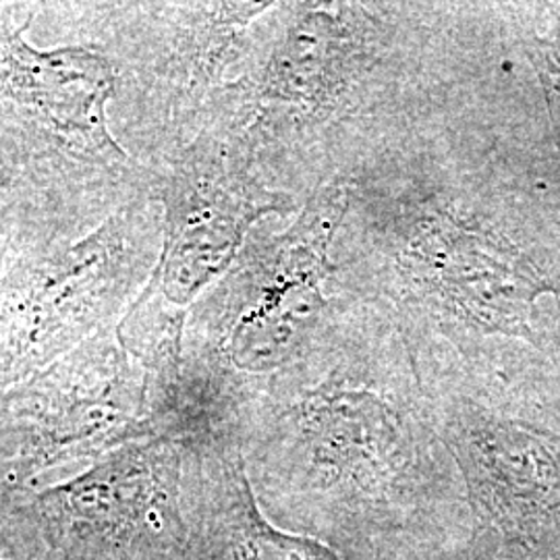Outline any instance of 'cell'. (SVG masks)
I'll list each match as a JSON object with an SVG mask.
<instances>
[{
  "label": "cell",
  "instance_id": "obj_5",
  "mask_svg": "<svg viewBox=\"0 0 560 560\" xmlns=\"http://www.w3.org/2000/svg\"><path fill=\"white\" fill-rule=\"evenodd\" d=\"M148 173L162 208L161 254L117 337L148 378H168L179 370L191 307L233 266L254 226L291 217L298 200L270 189L214 127Z\"/></svg>",
  "mask_w": 560,
  "mask_h": 560
},
{
  "label": "cell",
  "instance_id": "obj_7",
  "mask_svg": "<svg viewBox=\"0 0 560 560\" xmlns=\"http://www.w3.org/2000/svg\"><path fill=\"white\" fill-rule=\"evenodd\" d=\"M187 448L127 442L83 474L0 504L11 560L189 559Z\"/></svg>",
  "mask_w": 560,
  "mask_h": 560
},
{
  "label": "cell",
  "instance_id": "obj_4",
  "mask_svg": "<svg viewBox=\"0 0 560 560\" xmlns=\"http://www.w3.org/2000/svg\"><path fill=\"white\" fill-rule=\"evenodd\" d=\"M275 2H40L38 46L85 44L115 67L110 125L145 171L175 156L206 127L233 81L254 23Z\"/></svg>",
  "mask_w": 560,
  "mask_h": 560
},
{
  "label": "cell",
  "instance_id": "obj_8",
  "mask_svg": "<svg viewBox=\"0 0 560 560\" xmlns=\"http://www.w3.org/2000/svg\"><path fill=\"white\" fill-rule=\"evenodd\" d=\"M145 372L117 326L0 393V504L34 492L46 474L96 463L145 439Z\"/></svg>",
  "mask_w": 560,
  "mask_h": 560
},
{
  "label": "cell",
  "instance_id": "obj_9",
  "mask_svg": "<svg viewBox=\"0 0 560 560\" xmlns=\"http://www.w3.org/2000/svg\"><path fill=\"white\" fill-rule=\"evenodd\" d=\"M11 231H13L11 217H9L7 210L0 208V258H2V254L7 249V245H9V240H11Z\"/></svg>",
  "mask_w": 560,
  "mask_h": 560
},
{
  "label": "cell",
  "instance_id": "obj_10",
  "mask_svg": "<svg viewBox=\"0 0 560 560\" xmlns=\"http://www.w3.org/2000/svg\"><path fill=\"white\" fill-rule=\"evenodd\" d=\"M0 560H11L9 559V555L4 552V548H2V546H0Z\"/></svg>",
  "mask_w": 560,
  "mask_h": 560
},
{
  "label": "cell",
  "instance_id": "obj_6",
  "mask_svg": "<svg viewBox=\"0 0 560 560\" xmlns=\"http://www.w3.org/2000/svg\"><path fill=\"white\" fill-rule=\"evenodd\" d=\"M161 245L162 208L152 196L75 243L9 240L0 258V393L119 326Z\"/></svg>",
  "mask_w": 560,
  "mask_h": 560
},
{
  "label": "cell",
  "instance_id": "obj_2",
  "mask_svg": "<svg viewBox=\"0 0 560 560\" xmlns=\"http://www.w3.org/2000/svg\"><path fill=\"white\" fill-rule=\"evenodd\" d=\"M38 13L40 2L0 0V208L11 240L59 245L152 194L113 133V62L85 44L30 40Z\"/></svg>",
  "mask_w": 560,
  "mask_h": 560
},
{
  "label": "cell",
  "instance_id": "obj_3",
  "mask_svg": "<svg viewBox=\"0 0 560 560\" xmlns=\"http://www.w3.org/2000/svg\"><path fill=\"white\" fill-rule=\"evenodd\" d=\"M349 191L340 173L303 201L284 229L258 222L233 266L187 316L183 361L249 409L355 298L347 295L337 264Z\"/></svg>",
  "mask_w": 560,
  "mask_h": 560
},
{
  "label": "cell",
  "instance_id": "obj_1",
  "mask_svg": "<svg viewBox=\"0 0 560 560\" xmlns=\"http://www.w3.org/2000/svg\"><path fill=\"white\" fill-rule=\"evenodd\" d=\"M457 4L275 2L212 102L270 189L298 200L425 117L451 78Z\"/></svg>",
  "mask_w": 560,
  "mask_h": 560
}]
</instances>
